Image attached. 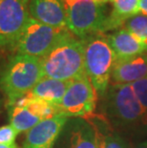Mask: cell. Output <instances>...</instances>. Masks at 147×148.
Wrapping results in <instances>:
<instances>
[{
	"label": "cell",
	"instance_id": "cell-1",
	"mask_svg": "<svg viewBox=\"0 0 147 148\" xmlns=\"http://www.w3.org/2000/svg\"><path fill=\"white\" fill-rule=\"evenodd\" d=\"M40 59L45 77L73 81L86 75L82 39L69 31Z\"/></svg>",
	"mask_w": 147,
	"mask_h": 148
},
{
	"label": "cell",
	"instance_id": "cell-2",
	"mask_svg": "<svg viewBox=\"0 0 147 148\" xmlns=\"http://www.w3.org/2000/svg\"><path fill=\"white\" fill-rule=\"evenodd\" d=\"M43 77L40 58L22 53L12 56L0 74V87L9 106L29 94Z\"/></svg>",
	"mask_w": 147,
	"mask_h": 148
},
{
	"label": "cell",
	"instance_id": "cell-3",
	"mask_svg": "<svg viewBox=\"0 0 147 148\" xmlns=\"http://www.w3.org/2000/svg\"><path fill=\"white\" fill-rule=\"evenodd\" d=\"M85 73L98 94L106 93L117 56L103 34H96L82 39Z\"/></svg>",
	"mask_w": 147,
	"mask_h": 148
},
{
	"label": "cell",
	"instance_id": "cell-4",
	"mask_svg": "<svg viewBox=\"0 0 147 148\" xmlns=\"http://www.w3.org/2000/svg\"><path fill=\"white\" fill-rule=\"evenodd\" d=\"M66 26L75 36L83 39L104 33L107 17L103 5L94 0H63Z\"/></svg>",
	"mask_w": 147,
	"mask_h": 148
},
{
	"label": "cell",
	"instance_id": "cell-5",
	"mask_svg": "<svg viewBox=\"0 0 147 148\" xmlns=\"http://www.w3.org/2000/svg\"><path fill=\"white\" fill-rule=\"evenodd\" d=\"M68 31L49 26L30 17L14 48L17 53L42 58Z\"/></svg>",
	"mask_w": 147,
	"mask_h": 148
},
{
	"label": "cell",
	"instance_id": "cell-6",
	"mask_svg": "<svg viewBox=\"0 0 147 148\" xmlns=\"http://www.w3.org/2000/svg\"><path fill=\"white\" fill-rule=\"evenodd\" d=\"M96 104L98 92L84 75L72 81L58 106L62 116L88 119L95 114Z\"/></svg>",
	"mask_w": 147,
	"mask_h": 148
},
{
	"label": "cell",
	"instance_id": "cell-7",
	"mask_svg": "<svg viewBox=\"0 0 147 148\" xmlns=\"http://www.w3.org/2000/svg\"><path fill=\"white\" fill-rule=\"evenodd\" d=\"M30 0H2L0 3V48L14 49L31 17Z\"/></svg>",
	"mask_w": 147,
	"mask_h": 148
},
{
	"label": "cell",
	"instance_id": "cell-8",
	"mask_svg": "<svg viewBox=\"0 0 147 148\" xmlns=\"http://www.w3.org/2000/svg\"><path fill=\"white\" fill-rule=\"evenodd\" d=\"M109 108L122 122H134L145 115L131 84H113L109 91Z\"/></svg>",
	"mask_w": 147,
	"mask_h": 148
},
{
	"label": "cell",
	"instance_id": "cell-9",
	"mask_svg": "<svg viewBox=\"0 0 147 148\" xmlns=\"http://www.w3.org/2000/svg\"><path fill=\"white\" fill-rule=\"evenodd\" d=\"M67 121V116H57L40 121L27 132L22 148H53Z\"/></svg>",
	"mask_w": 147,
	"mask_h": 148
},
{
	"label": "cell",
	"instance_id": "cell-10",
	"mask_svg": "<svg viewBox=\"0 0 147 148\" xmlns=\"http://www.w3.org/2000/svg\"><path fill=\"white\" fill-rule=\"evenodd\" d=\"M147 77V53L129 58L117 59L112 70L114 84H131Z\"/></svg>",
	"mask_w": 147,
	"mask_h": 148
},
{
	"label": "cell",
	"instance_id": "cell-11",
	"mask_svg": "<svg viewBox=\"0 0 147 148\" xmlns=\"http://www.w3.org/2000/svg\"><path fill=\"white\" fill-rule=\"evenodd\" d=\"M31 17L49 26L67 29L63 0H30Z\"/></svg>",
	"mask_w": 147,
	"mask_h": 148
},
{
	"label": "cell",
	"instance_id": "cell-12",
	"mask_svg": "<svg viewBox=\"0 0 147 148\" xmlns=\"http://www.w3.org/2000/svg\"><path fill=\"white\" fill-rule=\"evenodd\" d=\"M107 39L117 56V59L129 58L146 53L144 45L125 28L107 36Z\"/></svg>",
	"mask_w": 147,
	"mask_h": 148
},
{
	"label": "cell",
	"instance_id": "cell-13",
	"mask_svg": "<svg viewBox=\"0 0 147 148\" xmlns=\"http://www.w3.org/2000/svg\"><path fill=\"white\" fill-rule=\"evenodd\" d=\"M113 10L107 17L104 33L120 27L128 19L140 14V0H110Z\"/></svg>",
	"mask_w": 147,
	"mask_h": 148
},
{
	"label": "cell",
	"instance_id": "cell-14",
	"mask_svg": "<svg viewBox=\"0 0 147 148\" xmlns=\"http://www.w3.org/2000/svg\"><path fill=\"white\" fill-rule=\"evenodd\" d=\"M72 81H62L50 77H43L29 93L38 99L59 105Z\"/></svg>",
	"mask_w": 147,
	"mask_h": 148
},
{
	"label": "cell",
	"instance_id": "cell-15",
	"mask_svg": "<svg viewBox=\"0 0 147 148\" xmlns=\"http://www.w3.org/2000/svg\"><path fill=\"white\" fill-rule=\"evenodd\" d=\"M69 148H99L98 126L88 122L77 123L71 132Z\"/></svg>",
	"mask_w": 147,
	"mask_h": 148
},
{
	"label": "cell",
	"instance_id": "cell-16",
	"mask_svg": "<svg viewBox=\"0 0 147 148\" xmlns=\"http://www.w3.org/2000/svg\"><path fill=\"white\" fill-rule=\"evenodd\" d=\"M14 104L26 107L34 115L38 116L41 121H46V119H53L55 116H62L58 105L49 102L47 100L38 99V97H36L30 95V94H27L26 96L21 97Z\"/></svg>",
	"mask_w": 147,
	"mask_h": 148
},
{
	"label": "cell",
	"instance_id": "cell-17",
	"mask_svg": "<svg viewBox=\"0 0 147 148\" xmlns=\"http://www.w3.org/2000/svg\"><path fill=\"white\" fill-rule=\"evenodd\" d=\"M9 116L11 125L18 132V134L30 131L40 121H42L26 107L16 104L9 106Z\"/></svg>",
	"mask_w": 147,
	"mask_h": 148
},
{
	"label": "cell",
	"instance_id": "cell-18",
	"mask_svg": "<svg viewBox=\"0 0 147 148\" xmlns=\"http://www.w3.org/2000/svg\"><path fill=\"white\" fill-rule=\"evenodd\" d=\"M125 29L144 45L147 52V15H136L125 22Z\"/></svg>",
	"mask_w": 147,
	"mask_h": 148
},
{
	"label": "cell",
	"instance_id": "cell-19",
	"mask_svg": "<svg viewBox=\"0 0 147 148\" xmlns=\"http://www.w3.org/2000/svg\"><path fill=\"white\" fill-rule=\"evenodd\" d=\"M98 146L99 148H127L124 140L118 135L114 133H108L104 135L101 133V131L99 129Z\"/></svg>",
	"mask_w": 147,
	"mask_h": 148
},
{
	"label": "cell",
	"instance_id": "cell-20",
	"mask_svg": "<svg viewBox=\"0 0 147 148\" xmlns=\"http://www.w3.org/2000/svg\"><path fill=\"white\" fill-rule=\"evenodd\" d=\"M131 86L140 105L144 110L145 115H147V77L131 83Z\"/></svg>",
	"mask_w": 147,
	"mask_h": 148
},
{
	"label": "cell",
	"instance_id": "cell-21",
	"mask_svg": "<svg viewBox=\"0 0 147 148\" xmlns=\"http://www.w3.org/2000/svg\"><path fill=\"white\" fill-rule=\"evenodd\" d=\"M18 132L12 125H4L0 127V144H14Z\"/></svg>",
	"mask_w": 147,
	"mask_h": 148
},
{
	"label": "cell",
	"instance_id": "cell-22",
	"mask_svg": "<svg viewBox=\"0 0 147 148\" xmlns=\"http://www.w3.org/2000/svg\"><path fill=\"white\" fill-rule=\"evenodd\" d=\"M139 12L142 15H147V0H140Z\"/></svg>",
	"mask_w": 147,
	"mask_h": 148
},
{
	"label": "cell",
	"instance_id": "cell-23",
	"mask_svg": "<svg viewBox=\"0 0 147 148\" xmlns=\"http://www.w3.org/2000/svg\"><path fill=\"white\" fill-rule=\"evenodd\" d=\"M0 148H19V146L16 143L14 144H0Z\"/></svg>",
	"mask_w": 147,
	"mask_h": 148
},
{
	"label": "cell",
	"instance_id": "cell-24",
	"mask_svg": "<svg viewBox=\"0 0 147 148\" xmlns=\"http://www.w3.org/2000/svg\"><path fill=\"white\" fill-rule=\"evenodd\" d=\"M95 2H96L98 4H99V5H104V4H106L108 1H110V0H94Z\"/></svg>",
	"mask_w": 147,
	"mask_h": 148
},
{
	"label": "cell",
	"instance_id": "cell-25",
	"mask_svg": "<svg viewBox=\"0 0 147 148\" xmlns=\"http://www.w3.org/2000/svg\"><path fill=\"white\" fill-rule=\"evenodd\" d=\"M136 148H147V141L146 143H139Z\"/></svg>",
	"mask_w": 147,
	"mask_h": 148
},
{
	"label": "cell",
	"instance_id": "cell-26",
	"mask_svg": "<svg viewBox=\"0 0 147 148\" xmlns=\"http://www.w3.org/2000/svg\"><path fill=\"white\" fill-rule=\"evenodd\" d=\"M145 125H146V127H147V116H146V119H145Z\"/></svg>",
	"mask_w": 147,
	"mask_h": 148
},
{
	"label": "cell",
	"instance_id": "cell-27",
	"mask_svg": "<svg viewBox=\"0 0 147 148\" xmlns=\"http://www.w3.org/2000/svg\"><path fill=\"white\" fill-rule=\"evenodd\" d=\"M1 1H2V0H0V3H1Z\"/></svg>",
	"mask_w": 147,
	"mask_h": 148
}]
</instances>
